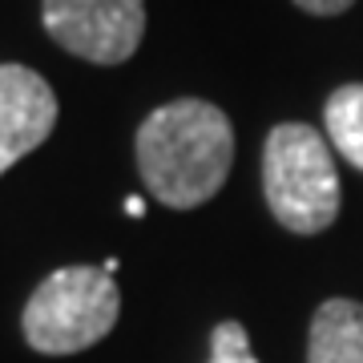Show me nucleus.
Wrapping results in <instances>:
<instances>
[{"mask_svg":"<svg viewBox=\"0 0 363 363\" xmlns=\"http://www.w3.org/2000/svg\"><path fill=\"white\" fill-rule=\"evenodd\" d=\"M145 190L169 210H194L222 190L234 162V125L218 105L178 97L157 105L133 138Z\"/></svg>","mask_w":363,"mask_h":363,"instance_id":"obj_1","label":"nucleus"},{"mask_svg":"<svg viewBox=\"0 0 363 363\" xmlns=\"http://www.w3.org/2000/svg\"><path fill=\"white\" fill-rule=\"evenodd\" d=\"M262 194L291 234H323L339 214L335 150L307 121H283L262 142Z\"/></svg>","mask_w":363,"mask_h":363,"instance_id":"obj_2","label":"nucleus"},{"mask_svg":"<svg viewBox=\"0 0 363 363\" xmlns=\"http://www.w3.org/2000/svg\"><path fill=\"white\" fill-rule=\"evenodd\" d=\"M121 315V291L101 267H61L33 291L21 327L40 355H77L101 343Z\"/></svg>","mask_w":363,"mask_h":363,"instance_id":"obj_3","label":"nucleus"},{"mask_svg":"<svg viewBox=\"0 0 363 363\" xmlns=\"http://www.w3.org/2000/svg\"><path fill=\"white\" fill-rule=\"evenodd\" d=\"M49 37L93 65L130 61L145 37V0H40Z\"/></svg>","mask_w":363,"mask_h":363,"instance_id":"obj_4","label":"nucleus"},{"mask_svg":"<svg viewBox=\"0 0 363 363\" xmlns=\"http://www.w3.org/2000/svg\"><path fill=\"white\" fill-rule=\"evenodd\" d=\"M57 125V93L37 69L0 65V174L33 154Z\"/></svg>","mask_w":363,"mask_h":363,"instance_id":"obj_5","label":"nucleus"},{"mask_svg":"<svg viewBox=\"0 0 363 363\" xmlns=\"http://www.w3.org/2000/svg\"><path fill=\"white\" fill-rule=\"evenodd\" d=\"M307 363H363V303L327 298L307 331Z\"/></svg>","mask_w":363,"mask_h":363,"instance_id":"obj_6","label":"nucleus"},{"mask_svg":"<svg viewBox=\"0 0 363 363\" xmlns=\"http://www.w3.org/2000/svg\"><path fill=\"white\" fill-rule=\"evenodd\" d=\"M323 130L327 142L347 166L363 169V85H339L323 105Z\"/></svg>","mask_w":363,"mask_h":363,"instance_id":"obj_7","label":"nucleus"},{"mask_svg":"<svg viewBox=\"0 0 363 363\" xmlns=\"http://www.w3.org/2000/svg\"><path fill=\"white\" fill-rule=\"evenodd\" d=\"M210 363H259L250 351V335L238 319H222L210 331Z\"/></svg>","mask_w":363,"mask_h":363,"instance_id":"obj_8","label":"nucleus"},{"mask_svg":"<svg viewBox=\"0 0 363 363\" xmlns=\"http://www.w3.org/2000/svg\"><path fill=\"white\" fill-rule=\"evenodd\" d=\"M295 4L311 16H339V13H347L355 0H295Z\"/></svg>","mask_w":363,"mask_h":363,"instance_id":"obj_9","label":"nucleus"},{"mask_svg":"<svg viewBox=\"0 0 363 363\" xmlns=\"http://www.w3.org/2000/svg\"><path fill=\"white\" fill-rule=\"evenodd\" d=\"M125 210H130L133 218H142V214H145V202H142V198H130V202H125Z\"/></svg>","mask_w":363,"mask_h":363,"instance_id":"obj_10","label":"nucleus"}]
</instances>
